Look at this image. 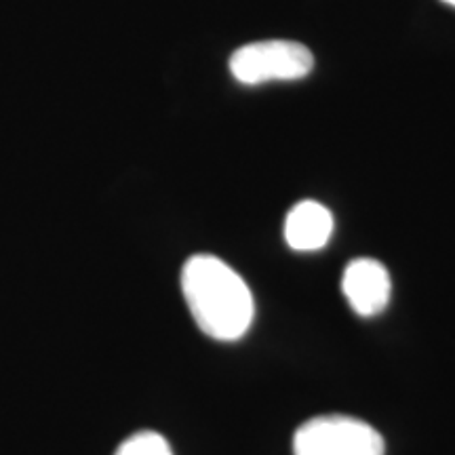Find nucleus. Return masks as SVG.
I'll return each instance as SVG.
<instances>
[{
    "mask_svg": "<svg viewBox=\"0 0 455 455\" xmlns=\"http://www.w3.org/2000/svg\"><path fill=\"white\" fill-rule=\"evenodd\" d=\"M181 291L196 325L209 338L236 341L251 327L255 301L247 283L215 255L198 253L186 261Z\"/></svg>",
    "mask_w": 455,
    "mask_h": 455,
    "instance_id": "nucleus-1",
    "label": "nucleus"
},
{
    "mask_svg": "<svg viewBox=\"0 0 455 455\" xmlns=\"http://www.w3.org/2000/svg\"><path fill=\"white\" fill-rule=\"evenodd\" d=\"M341 291L356 315L378 316L388 308L392 281L382 261L358 258L346 266L341 276Z\"/></svg>",
    "mask_w": 455,
    "mask_h": 455,
    "instance_id": "nucleus-4",
    "label": "nucleus"
},
{
    "mask_svg": "<svg viewBox=\"0 0 455 455\" xmlns=\"http://www.w3.org/2000/svg\"><path fill=\"white\" fill-rule=\"evenodd\" d=\"M114 455H173V451H171L164 436L158 435V432L144 430L129 436Z\"/></svg>",
    "mask_w": 455,
    "mask_h": 455,
    "instance_id": "nucleus-6",
    "label": "nucleus"
},
{
    "mask_svg": "<svg viewBox=\"0 0 455 455\" xmlns=\"http://www.w3.org/2000/svg\"><path fill=\"white\" fill-rule=\"evenodd\" d=\"M382 435L348 415H321L295 430L293 455H384Z\"/></svg>",
    "mask_w": 455,
    "mask_h": 455,
    "instance_id": "nucleus-2",
    "label": "nucleus"
},
{
    "mask_svg": "<svg viewBox=\"0 0 455 455\" xmlns=\"http://www.w3.org/2000/svg\"><path fill=\"white\" fill-rule=\"evenodd\" d=\"M333 235V215L325 204L301 201L284 220V241L295 251H318Z\"/></svg>",
    "mask_w": 455,
    "mask_h": 455,
    "instance_id": "nucleus-5",
    "label": "nucleus"
},
{
    "mask_svg": "<svg viewBox=\"0 0 455 455\" xmlns=\"http://www.w3.org/2000/svg\"><path fill=\"white\" fill-rule=\"evenodd\" d=\"M443 3L449 4V7H455V0H443Z\"/></svg>",
    "mask_w": 455,
    "mask_h": 455,
    "instance_id": "nucleus-7",
    "label": "nucleus"
},
{
    "mask_svg": "<svg viewBox=\"0 0 455 455\" xmlns=\"http://www.w3.org/2000/svg\"><path fill=\"white\" fill-rule=\"evenodd\" d=\"M315 68L310 49L293 41H261L244 44L230 57V74L243 84L298 81Z\"/></svg>",
    "mask_w": 455,
    "mask_h": 455,
    "instance_id": "nucleus-3",
    "label": "nucleus"
}]
</instances>
